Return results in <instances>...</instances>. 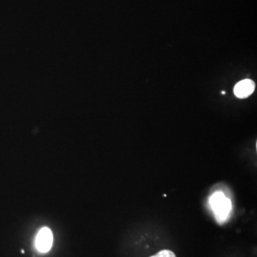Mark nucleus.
I'll return each instance as SVG.
<instances>
[{
    "label": "nucleus",
    "mask_w": 257,
    "mask_h": 257,
    "mask_svg": "<svg viewBox=\"0 0 257 257\" xmlns=\"http://www.w3.org/2000/svg\"><path fill=\"white\" fill-rule=\"evenodd\" d=\"M255 89V84L251 79H243L235 85L234 94L238 98L248 97L251 95Z\"/></svg>",
    "instance_id": "3"
},
{
    "label": "nucleus",
    "mask_w": 257,
    "mask_h": 257,
    "mask_svg": "<svg viewBox=\"0 0 257 257\" xmlns=\"http://www.w3.org/2000/svg\"><path fill=\"white\" fill-rule=\"evenodd\" d=\"M221 94H226V92H225L224 91H223V92H221Z\"/></svg>",
    "instance_id": "5"
},
{
    "label": "nucleus",
    "mask_w": 257,
    "mask_h": 257,
    "mask_svg": "<svg viewBox=\"0 0 257 257\" xmlns=\"http://www.w3.org/2000/svg\"><path fill=\"white\" fill-rule=\"evenodd\" d=\"M209 204L216 221L219 224H222L227 219L230 211L232 208L231 200L224 195V193L216 192L209 199Z\"/></svg>",
    "instance_id": "1"
},
{
    "label": "nucleus",
    "mask_w": 257,
    "mask_h": 257,
    "mask_svg": "<svg viewBox=\"0 0 257 257\" xmlns=\"http://www.w3.org/2000/svg\"><path fill=\"white\" fill-rule=\"evenodd\" d=\"M53 243V234L49 228H42L40 230L36 236L35 244L40 252H47L52 248Z\"/></svg>",
    "instance_id": "2"
},
{
    "label": "nucleus",
    "mask_w": 257,
    "mask_h": 257,
    "mask_svg": "<svg viewBox=\"0 0 257 257\" xmlns=\"http://www.w3.org/2000/svg\"><path fill=\"white\" fill-rule=\"evenodd\" d=\"M150 257H176V255L173 251H170V250H162L157 254Z\"/></svg>",
    "instance_id": "4"
}]
</instances>
